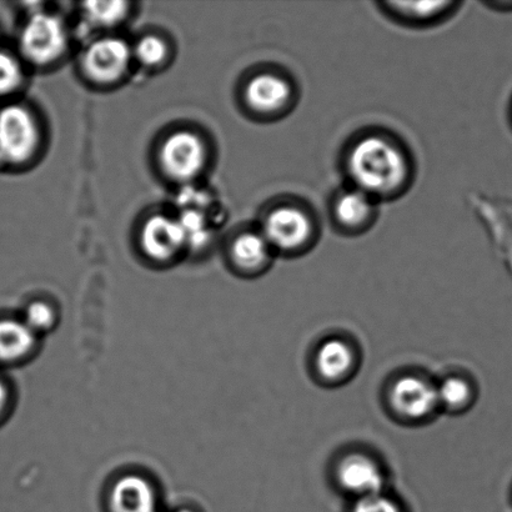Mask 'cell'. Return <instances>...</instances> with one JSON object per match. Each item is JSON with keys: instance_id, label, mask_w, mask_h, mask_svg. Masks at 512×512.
<instances>
[{"instance_id": "1", "label": "cell", "mask_w": 512, "mask_h": 512, "mask_svg": "<svg viewBox=\"0 0 512 512\" xmlns=\"http://www.w3.org/2000/svg\"><path fill=\"white\" fill-rule=\"evenodd\" d=\"M343 165L351 187L379 203L400 198L414 179V162L408 148L383 130H370L351 140Z\"/></svg>"}, {"instance_id": "2", "label": "cell", "mask_w": 512, "mask_h": 512, "mask_svg": "<svg viewBox=\"0 0 512 512\" xmlns=\"http://www.w3.org/2000/svg\"><path fill=\"white\" fill-rule=\"evenodd\" d=\"M260 232L274 252L296 256L313 249L319 239V224L308 204L290 198L265 214Z\"/></svg>"}, {"instance_id": "3", "label": "cell", "mask_w": 512, "mask_h": 512, "mask_svg": "<svg viewBox=\"0 0 512 512\" xmlns=\"http://www.w3.org/2000/svg\"><path fill=\"white\" fill-rule=\"evenodd\" d=\"M244 95L249 108L266 118L284 117L294 109L299 98L294 80L276 70L256 74Z\"/></svg>"}, {"instance_id": "4", "label": "cell", "mask_w": 512, "mask_h": 512, "mask_svg": "<svg viewBox=\"0 0 512 512\" xmlns=\"http://www.w3.org/2000/svg\"><path fill=\"white\" fill-rule=\"evenodd\" d=\"M39 133L32 114L19 105L0 112V157L10 163H22L37 149Z\"/></svg>"}, {"instance_id": "5", "label": "cell", "mask_w": 512, "mask_h": 512, "mask_svg": "<svg viewBox=\"0 0 512 512\" xmlns=\"http://www.w3.org/2000/svg\"><path fill=\"white\" fill-rule=\"evenodd\" d=\"M330 214L340 233L355 237L374 227L379 215V202L350 185L335 194Z\"/></svg>"}, {"instance_id": "6", "label": "cell", "mask_w": 512, "mask_h": 512, "mask_svg": "<svg viewBox=\"0 0 512 512\" xmlns=\"http://www.w3.org/2000/svg\"><path fill=\"white\" fill-rule=\"evenodd\" d=\"M20 45L30 62L48 64L63 54L67 47V34L58 18L35 14L23 29Z\"/></svg>"}, {"instance_id": "7", "label": "cell", "mask_w": 512, "mask_h": 512, "mask_svg": "<svg viewBox=\"0 0 512 512\" xmlns=\"http://www.w3.org/2000/svg\"><path fill=\"white\" fill-rule=\"evenodd\" d=\"M391 408L401 418L419 421L429 418L439 406L438 390L420 376L405 375L391 385Z\"/></svg>"}, {"instance_id": "8", "label": "cell", "mask_w": 512, "mask_h": 512, "mask_svg": "<svg viewBox=\"0 0 512 512\" xmlns=\"http://www.w3.org/2000/svg\"><path fill=\"white\" fill-rule=\"evenodd\" d=\"M336 479L343 490L359 499L383 494L385 485L384 471L378 461L360 453L346 455L340 461Z\"/></svg>"}, {"instance_id": "9", "label": "cell", "mask_w": 512, "mask_h": 512, "mask_svg": "<svg viewBox=\"0 0 512 512\" xmlns=\"http://www.w3.org/2000/svg\"><path fill=\"white\" fill-rule=\"evenodd\" d=\"M160 158L165 172L175 179L187 180L203 168L205 149L197 135L178 132L165 140Z\"/></svg>"}, {"instance_id": "10", "label": "cell", "mask_w": 512, "mask_h": 512, "mask_svg": "<svg viewBox=\"0 0 512 512\" xmlns=\"http://www.w3.org/2000/svg\"><path fill=\"white\" fill-rule=\"evenodd\" d=\"M130 62V50L122 39L105 38L93 43L84 55V68L97 82H114Z\"/></svg>"}, {"instance_id": "11", "label": "cell", "mask_w": 512, "mask_h": 512, "mask_svg": "<svg viewBox=\"0 0 512 512\" xmlns=\"http://www.w3.org/2000/svg\"><path fill=\"white\" fill-rule=\"evenodd\" d=\"M187 239L182 223L163 215L150 218L142 232L145 253L155 260L174 258L183 249Z\"/></svg>"}, {"instance_id": "12", "label": "cell", "mask_w": 512, "mask_h": 512, "mask_svg": "<svg viewBox=\"0 0 512 512\" xmlns=\"http://www.w3.org/2000/svg\"><path fill=\"white\" fill-rule=\"evenodd\" d=\"M380 7L389 18L405 27L426 28L449 19L459 2H385Z\"/></svg>"}, {"instance_id": "13", "label": "cell", "mask_w": 512, "mask_h": 512, "mask_svg": "<svg viewBox=\"0 0 512 512\" xmlns=\"http://www.w3.org/2000/svg\"><path fill=\"white\" fill-rule=\"evenodd\" d=\"M157 495L143 476L125 475L115 481L109 495L112 512H157Z\"/></svg>"}, {"instance_id": "14", "label": "cell", "mask_w": 512, "mask_h": 512, "mask_svg": "<svg viewBox=\"0 0 512 512\" xmlns=\"http://www.w3.org/2000/svg\"><path fill=\"white\" fill-rule=\"evenodd\" d=\"M355 365V354L344 340L330 339L320 345L315 356L316 370L326 381H341L351 374Z\"/></svg>"}, {"instance_id": "15", "label": "cell", "mask_w": 512, "mask_h": 512, "mask_svg": "<svg viewBox=\"0 0 512 512\" xmlns=\"http://www.w3.org/2000/svg\"><path fill=\"white\" fill-rule=\"evenodd\" d=\"M37 344V334L23 320L0 319V363L27 358Z\"/></svg>"}, {"instance_id": "16", "label": "cell", "mask_w": 512, "mask_h": 512, "mask_svg": "<svg viewBox=\"0 0 512 512\" xmlns=\"http://www.w3.org/2000/svg\"><path fill=\"white\" fill-rule=\"evenodd\" d=\"M274 250L261 232H245L234 240L232 259L245 273H259L268 268Z\"/></svg>"}, {"instance_id": "17", "label": "cell", "mask_w": 512, "mask_h": 512, "mask_svg": "<svg viewBox=\"0 0 512 512\" xmlns=\"http://www.w3.org/2000/svg\"><path fill=\"white\" fill-rule=\"evenodd\" d=\"M438 390L439 406L450 411L464 410L473 399V388L469 381L459 376H451L440 384Z\"/></svg>"}, {"instance_id": "18", "label": "cell", "mask_w": 512, "mask_h": 512, "mask_svg": "<svg viewBox=\"0 0 512 512\" xmlns=\"http://www.w3.org/2000/svg\"><path fill=\"white\" fill-rule=\"evenodd\" d=\"M128 7L124 2H89L84 4V12L89 22L109 27L127 15Z\"/></svg>"}, {"instance_id": "19", "label": "cell", "mask_w": 512, "mask_h": 512, "mask_svg": "<svg viewBox=\"0 0 512 512\" xmlns=\"http://www.w3.org/2000/svg\"><path fill=\"white\" fill-rule=\"evenodd\" d=\"M55 320H57V315H55L54 309L48 303H44V301H34V303L28 305L23 319L30 330L34 331L37 335L52 329Z\"/></svg>"}, {"instance_id": "20", "label": "cell", "mask_w": 512, "mask_h": 512, "mask_svg": "<svg viewBox=\"0 0 512 512\" xmlns=\"http://www.w3.org/2000/svg\"><path fill=\"white\" fill-rule=\"evenodd\" d=\"M22 83V68L17 59L0 52V95L14 92Z\"/></svg>"}, {"instance_id": "21", "label": "cell", "mask_w": 512, "mask_h": 512, "mask_svg": "<svg viewBox=\"0 0 512 512\" xmlns=\"http://www.w3.org/2000/svg\"><path fill=\"white\" fill-rule=\"evenodd\" d=\"M167 53V45L157 37H147L140 40L137 49H135V54H137L140 62L148 65V67H155V65L162 63L167 57Z\"/></svg>"}, {"instance_id": "22", "label": "cell", "mask_w": 512, "mask_h": 512, "mask_svg": "<svg viewBox=\"0 0 512 512\" xmlns=\"http://www.w3.org/2000/svg\"><path fill=\"white\" fill-rule=\"evenodd\" d=\"M351 512H404L400 505L389 496L378 494L356 501Z\"/></svg>"}, {"instance_id": "23", "label": "cell", "mask_w": 512, "mask_h": 512, "mask_svg": "<svg viewBox=\"0 0 512 512\" xmlns=\"http://www.w3.org/2000/svg\"><path fill=\"white\" fill-rule=\"evenodd\" d=\"M9 401V391L3 380H0V416L7 409Z\"/></svg>"}, {"instance_id": "24", "label": "cell", "mask_w": 512, "mask_h": 512, "mask_svg": "<svg viewBox=\"0 0 512 512\" xmlns=\"http://www.w3.org/2000/svg\"><path fill=\"white\" fill-rule=\"evenodd\" d=\"M177 512H193V511H190V510H187V509H184V510H179Z\"/></svg>"}]
</instances>
